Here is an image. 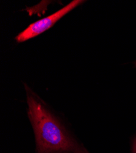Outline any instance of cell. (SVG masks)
Listing matches in <instances>:
<instances>
[{
  "label": "cell",
  "instance_id": "1",
  "mask_svg": "<svg viewBox=\"0 0 136 153\" xmlns=\"http://www.w3.org/2000/svg\"><path fill=\"white\" fill-rule=\"evenodd\" d=\"M27 91L28 114L37 153H88L31 91Z\"/></svg>",
  "mask_w": 136,
  "mask_h": 153
},
{
  "label": "cell",
  "instance_id": "2",
  "mask_svg": "<svg viewBox=\"0 0 136 153\" xmlns=\"http://www.w3.org/2000/svg\"><path fill=\"white\" fill-rule=\"evenodd\" d=\"M84 2V1H82V0H73L67 6L56 11L52 15L32 23L28 28L16 36L15 39L17 42L18 43L25 42L40 35L52 27L61 18H62L73 9Z\"/></svg>",
  "mask_w": 136,
  "mask_h": 153
},
{
  "label": "cell",
  "instance_id": "3",
  "mask_svg": "<svg viewBox=\"0 0 136 153\" xmlns=\"http://www.w3.org/2000/svg\"><path fill=\"white\" fill-rule=\"evenodd\" d=\"M132 153H136V137L134 138L132 143Z\"/></svg>",
  "mask_w": 136,
  "mask_h": 153
}]
</instances>
